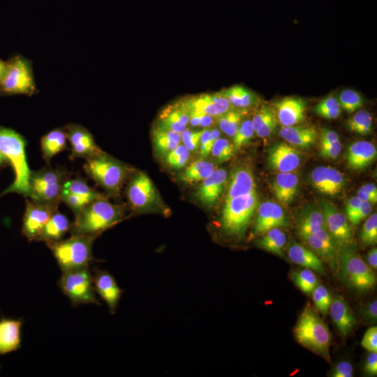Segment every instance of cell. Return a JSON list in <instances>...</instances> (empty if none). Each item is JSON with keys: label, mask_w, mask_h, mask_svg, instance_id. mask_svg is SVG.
<instances>
[{"label": "cell", "mask_w": 377, "mask_h": 377, "mask_svg": "<svg viewBox=\"0 0 377 377\" xmlns=\"http://www.w3.org/2000/svg\"><path fill=\"white\" fill-rule=\"evenodd\" d=\"M26 145V140L22 135L12 128L0 126V150L15 174L14 181L0 193V198L10 193L29 198L31 170L27 163Z\"/></svg>", "instance_id": "1"}, {"label": "cell", "mask_w": 377, "mask_h": 377, "mask_svg": "<svg viewBox=\"0 0 377 377\" xmlns=\"http://www.w3.org/2000/svg\"><path fill=\"white\" fill-rule=\"evenodd\" d=\"M124 216L123 208L113 205L106 198L88 204L71 224L72 235L97 237L105 230L119 222Z\"/></svg>", "instance_id": "2"}, {"label": "cell", "mask_w": 377, "mask_h": 377, "mask_svg": "<svg viewBox=\"0 0 377 377\" xmlns=\"http://www.w3.org/2000/svg\"><path fill=\"white\" fill-rule=\"evenodd\" d=\"M293 332L302 346L327 361L330 360V331L310 304L308 303L300 313Z\"/></svg>", "instance_id": "3"}, {"label": "cell", "mask_w": 377, "mask_h": 377, "mask_svg": "<svg viewBox=\"0 0 377 377\" xmlns=\"http://www.w3.org/2000/svg\"><path fill=\"white\" fill-rule=\"evenodd\" d=\"M258 206V198L256 191L225 201L219 219L221 234L230 239H241Z\"/></svg>", "instance_id": "4"}, {"label": "cell", "mask_w": 377, "mask_h": 377, "mask_svg": "<svg viewBox=\"0 0 377 377\" xmlns=\"http://www.w3.org/2000/svg\"><path fill=\"white\" fill-rule=\"evenodd\" d=\"M96 237L72 235L57 242H46L62 272L89 265L95 260L92 253L93 243Z\"/></svg>", "instance_id": "5"}, {"label": "cell", "mask_w": 377, "mask_h": 377, "mask_svg": "<svg viewBox=\"0 0 377 377\" xmlns=\"http://www.w3.org/2000/svg\"><path fill=\"white\" fill-rule=\"evenodd\" d=\"M83 168L97 184L114 195L119 192L128 175L127 166L103 151L86 159Z\"/></svg>", "instance_id": "6"}, {"label": "cell", "mask_w": 377, "mask_h": 377, "mask_svg": "<svg viewBox=\"0 0 377 377\" xmlns=\"http://www.w3.org/2000/svg\"><path fill=\"white\" fill-rule=\"evenodd\" d=\"M338 263L340 279L351 288L366 291L375 286L373 269L350 246H339Z\"/></svg>", "instance_id": "7"}, {"label": "cell", "mask_w": 377, "mask_h": 377, "mask_svg": "<svg viewBox=\"0 0 377 377\" xmlns=\"http://www.w3.org/2000/svg\"><path fill=\"white\" fill-rule=\"evenodd\" d=\"M8 69L0 82V95L31 96L38 91L32 62L21 54L13 55L7 61Z\"/></svg>", "instance_id": "8"}, {"label": "cell", "mask_w": 377, "mask_h": 377, "mask_svg": "<svg viewBox=\"0 0 377 377\" xmlns=\"http://www.w3.org/2000/svg\"><path fill=\"white\" fill-rule=\"evenodd\" d=\"M68 177L67 171L61 167L47 165L31 171L29 198L34 202L59 205L61 202V191Z\"/></svg>", "instance_id": "9"}, {"label": "cell", "mask_w": 377, "mask_h": 377, "mask_svg": "<svg viewBox=\"0 0 377 377\" xmlns=\"http://www.w3.org/2000/svg\"><path fill=\"white\" fill-rule=\"evenodd\" d=\"M59 286L73 306L101 304L96 297L93 275L89 267L62 272Z\"/></svg>", "instance_id": "10"}, {"label": "cell", "mask_w": 377, "mask_h": 377, "mask_svg": "<svg viewBox=\"0 0 377 377\" xmlns=\"http://www.w3.org/2000/svg\"><path fill=\"white\" fill-rule=\"evenodd\" d=\"M126 196L131 208L137 212L151 209L159 200L152 182L142 172H137L131 177Z\"/></svg>", "instance_id": "11"}, {"label": "cell", "mask_w": 377, "mask_h": 377, "mask_svg": "<svg viewBox=\"0 0 377 377\" xmlns=\"http://www.w3.org/2000/svg\"><path fill=\"white\" fill-rule=\"evenodd\" d=\"M105 198L81 177L73 179L68 177L61 191V200L71 209L75 216L92 201Z\"/></svg>", "instance_id": "12"}, {"label": "cell", "mask_w": 377, "mask_h": 377, "mask_svg": "<svg viewBox=\"0 0 377 377\" xmlns=\"http://www.w3.org/2000/svg\"><path fill=\"white\" fill-rule=\"evenodd\" d=\"M26 203L22 233L29 241H33L36 240L51 215L58 209L59 205L29 201L27 199Z\"/></svg>", "instance_id": "13"}, {"label": "cell", "mask_w": 377, "mask_h": 377, "mask_svg": "<svg viewBox=\"0 0 377 377\" xmlns=\"http://www.w3.org/2000/svg\"><path fill=\"white\" fill-rule=\"evenodd\" d=\"M325 228L332 239L339 246H349L353 241V229L346 216L332 203L321 202Z\"/></svg>", "instance_id": "14"}, {"label": "cell", "mask_w": 377, "mask_h": 377, "mask_svg": "<svg viewBox=\"0 0 377 377\" xmlns=\"http://www.w3.org/2000/svg\"><path fill=\"white\" fill-rule=\"evenodd\" d=\"M64 128L71 146L69 156L71 161L77 158L87 159L103 152L91 133L83 126L71 123L65 125Z\"/></svg>", "instance_id": "15"}, {"label": "cell", "mask_w": 377, "mask_h": 377, "mask_svg": "<svg viewBox=\"0 0 377 377\" xmlns=\"http://www.w3.org/2000/svg\"><path fill=\"white\" fill-rule=\"evenodd\" d=\"M180 104L188 111H197L214 117H219L231 108L228 99L220 92L203 94L189 97Z\"/></svg>", "instance_id": "16"}, {"label": "cell", "mask_w": 377, "mask_h": 377, "mask_svg": "<svg viewBox=\"0 0 377 377\" xmlns=\"http://www.w3.org/2000/svg\"><path fill=\"white\" fill-rule=\"evenodd\" d=\"M302 240L334 271H338L339 246L332 239L326 228L310 234Z\"/></svg>", "instance_id": "17"}, {"label": "cell", "mask_w": 377, "mask_h": 377, "mask_svg": "<svg viewBox=\"0 0 377 377\" xmlns=\"http://www.w3.org/2000/svg\"><path fill=\"white\" fill-rule=\"evenodd\" d=\"M286 225V217L282 207L273 202H265L258 207L252 234L253 236L261 235L272 228Z\"/></svg>", "instance_id": "18"}, {"label": "cell", "mask_w": 377, "mask_h": 377, "mask_svg": "<svg viewBox=\"0 0 377 377\" xmlns=\"http://www.w3.org/2000/svg\"><path fill=\"white\" fill-rule=\"evenodd\" d=\"M228 179L225 169H215L198 186L195 195L205 207H212L223 192Z\"/></svg>", "instance_id": "19"}, {"label": "cell", "mask_w": 377, "mask_h": 377, "mask_svg": "<svg viewBox=\"0 0 377 377\" xmlns=\"http://www.w3.org/2000/svg\"><path fill=\"white\" fill-rule=\"evenodd\" d=\"M269 166L280 172H291L300 165V152L286 142H279L273 145L268 153Z\"/></svg>", "instance_id": "20"}, {"label": "cell", "mask_w": 377, "mask_h": 377, "mask_svg": "<svg viewBox=\"0 0 377 377\" xmlns=\"http://www.w3.org/2000/svg\"><path fill=\"white\" fill-rule=\"evenodd\" d=\"M310 179L318 191L332 196L337 195L345 184L344 176L340 171L326 166L316 168L311 173Z\"/></svg>", "instance_id": "21"}, {"label": "cell", "mask_w": 377, "mask_h": 377, "mask_svg": "<svg viewBox=\"0 0 377 377\" xmlns=\"http://www.w3.org/2000/svg\"><path fill=\"white\" fill-rule=\"evenodd\" d=\"M93 281L95 291L107 303L110 312L115 313L123 291L114 277L105 270L96 269Z\"/></svg>", "instance_id": "22"}, {"label": "cell", "mask_w": 377, "mask_h": 377, "mask_svg": "<svg viewBox=\"0 0 377 377\" xmlns=\"http://www.w3.org/2000/svg\"><path fill=\"white\" fill-rule=\"evenodd\" d=\"M276 109L282 126H294L304 118L305 102L298 97H286L276 103Z\"/></svg>", "instance_id": "23"}, {"label": "cell", "mask_w": 377, "mask_h": 377, "mask_svg": "<svg viewBox=\"0 0 377 377\" xmlns=\"http://www.w3.org/2000/svg\"><path fill=\"white\" fill-rule=\"evenodd\" d=\"M330 313L339 334L346 337L355 325V317L349 305L341 295H336L332 298L330 306Z\"/></svg>", "instance_id": "24"}, {"label": "cell", "mask_w": 377, "mask_h": 377, "mask_svg": "<svg viewBox=\"0 0 377 377\" xmlns=\"http://www.w3.org/2000/svg\"><path fill=\"white\" fill-rule=\"evenodd\" d=\"M376 154V148L371 142L365 140L355 142L348 149V164L355 170L364 169L375 160Z\"/></svg>", "instance_id": "25"}, {"label": "cell", "mask_w": 377, "mask_h": 377, "mask_svg": "<svg viewBox=\"0 0 377 377\" xmlns=\"http://www.w3.org/2000/svg\"><path fill=\"white\" fill-rule=\"evenodd\" d=\"M21 326L20 320H0V355L15 351L20 348Z\"/></svg>", "instance_id": "26"}, {"label": "cell", "mask_w": 377, "mask_h": 377, "mask_svg": "<svg viewBox=\"0 0 377 377\" xmlns=\"http://www.w3.org/2000/svg\"><path fill=\"white\" fill-rule=\"evenodd\" d=\"M288 258L294 263L305 268L325 274L323 260L313 251L293 242L288 249Z\"/></svg>", "instance_id": "27"}, {"label": "cell", "mask_w": 377, "mask_h": 377, "mask_svg": "<svg viewBox=\"0 0 377 377\" xmlns=\"http://www.w3.org/2000/svg\"><path fill=\"white\" fill-rule=\"evenodd\" d=\"M254 191L256 185L251 171L247 168L240 167L231 176L225 201Z\"/></svg>", "instance_id": "28"}, {"label": "cell", "mask_w": 377, "mask_h": 377, "mask_svg": "<svg viewBox=\"0 0 377 377\" xmlns=\"http://www.w3.org/2000/svg\"><path fill=\"white\" fill-rule=\"evenodd\" d=\"M71 223L67 217L57 209L50 217L36 241L57 242L69 230Z\"/></svg>", "instance_id": "29"}, {"label": "cell", "mask_w": 377, "mask_h": 377, "mask_svg": "<svg viewBox=\"0 0 377 377\" xmlns=\"http://www.w3.org/2000/svg\"><path fill=\"white\" fill-rule=\"evenodd\" d=\"M325 228V219L321 210L315 207H308L299 216L296 230L303 239L306 236Z\"/></svg>", "instance_id": "30"}, {"label": "cell", "mask_w": 377, "mask_h": 377, "mask_svg": "<svg viewBox=\"0 0 377 377\" xmlns=\"http://www.w3.org/2000/svg\"><path fill=\"white\" fill-rule=\"evenodd\" d=\"M279 133L288 142L301 147L311 146L318 138L316 128L309 126H282Z\"/></svg>", "instance_id": "31"}, {"label": "cell", "mask_w": 377, "mask_h": 377, "mask_svg": "<svg viewBox=\"0 0 377 377\" xmlns=\"http://www.w3.org/2000/svg\"><path fill=\"white\" fill-rule=\"evenodd\" d=\"M298 177L292 172H280L276 175L272 184L273 193L281 202H290L297 194Z\"/></svg>", "instance_id": "32"}, {"label": "cell", "mask_w": 377, "mask_h": 377, "mask_svg": "<svg viewBox=\"0 0 377 377\" xmlns=\"http://www.w3.org/2000/svg\"><path fill=\"white\" fill-rule=\"evenodd\" d=\"M66 140L67 137L64 127L54 128L41 138L43 158L48 165L54 155L68 149Z\"/></svg>", "instance_id": "33"}, {"label": "cell", "mask_w": 377, "mask_h": 377, "mask_svg": "<svg viewBox=\"0 0 377 377\" xmlns=\"http://www.w3.org/2000/svg\"><path fill=\"white\" fill-rule=\"evenodd\" d=\"M160 119V126L181 133L189 124V113L179 103L165 110Z\"/></svg>", "instance_id": "34"}, {"label": "cell", "mask_w": 377, "mask_h": 377, "mask_svg": "<svg viewBox=\"0 0 377 377\" xmlns=\"http://www.w3.org/2000/svg\"><path fill=\"white\" fill-rule=\"evenodd\" d=\"M153 139L156 151L161 156L167 155L182 142L180 133L160 126L153 131Z\"/></svg>", "instance_id": "35"}, {"label": "cell", "mask_w": 377, "mask_h": 377, "mask_svg": "<svg viewBox=\"0 0 377 377\" xmlns=\"http://www.w3.org/2000/svg\"><path fill=\"white\" fill-rule=\"evenodd\" d=\"M251 120L255 133L260 138L269 136L276 127L274 113L266 106H263L257 111Z\"/></svg>", "instance_id": "36"}, {"label": "cell", "mask_w": 377, "mask_h": 377, "mask_svg": "<svg viewBox=\"0 0 377 377\" xmlns=\"http://www.w3.org/2000/svg\"><path fill=\"white\" fill-rule=\"evenodd\" d=\"M287 238L286 233L279 228H274L264 234L256 242L257 245L261 249L283 256V249Z\"/></svg>", "instance_id": "37"}, {"label": "cell", "mask_w": 377, "mask_h": 377, "mask_svg": "<svg viewBox=\"0 0 377 377\" xmlns=\"http://www.w3.org/2000/svg\"><path fill=\"white\" fill-rule=\"evenodd\" d=\"M219 92L228 99L231 105L237 108H249L254 105L257 100L252 91L239 85L230 87Z\"/></svg>", "instance_id": "38"}, {"label": "cell", "mask_w": 377, "mask_h": 377, "mask_svg": "<svg viewBox=\"0 0 377 377\" xmlns=\"http://www.w3.org/2000/svg\"><path fill=\"white\" fill-rule=\"evenodd\" d=\"M215 170L213 163L199 160L191 163L181 175L182 181L188 183L202 181Z\"/></svg>", "instance_id": "39"}, {"label": "cell", "mask_w": 377, "mask_h": 377, "mask_svg": "<svg viewBox=\"0 0 377 377\" xmlns=\"http://www.w3.org/2000/svg\"><path fill=\"white\" fill-rule=\"evenodd\" d=\"M290 276L295 285L309 295H311L315 288L319 284V280L316 274L308 268L293 271Z\"/></svg>", "instance_id": "40"}, {"label": "cell", "mask_w": 377, "mask_h": 377, "mask_svg": "<svg viewBox=\"0 0 377 377\" xmlns=\"http://www.w3.org/2000/svg\"><path fill=\"white\" fill-rule=\"evenodd\" d=\"M347 127L351 131L360 135L370 133L372 129L371 114L364 110H359L347 121Z\"/></svg>", "instance_id": "41"}, {"label": "cell", "mask_w": 377, "mask_h": 377, "mask_svg": "<svg viewBox=\"0 0 377 377\" xmlns=\"http://www.w3.org/2000/svg\"><path fill=\"white\" fill-rule=\"evenodd\" d=\"M314 111L321 117L332 119L340 115L341 108L337 98L330 95L321 100L315 106Z\"/></svg>", "instance_id": "42"}, {"label": "cell", "mask_w": 377, "mask_h": 377, "mask_svg": "<svg viewBox=\"0 0 377 377\" xmlns=\"http://www.w3.org/2000/svg\"><path fill=\"white\" fill-rule=\"evenodd\" d=\"M242 119V114L240 112L235 110H230L218 117L219 126L220 129L230 137H233Z\"/></svg>", "instance_id": "43"}, {"label": "cell", "mask_w": 377, "mask_h": 377, "mask_svg": "<svg viewBox=\"0 0 377 377\" xmlns=\"http://www.w3.org/2000/svg\"><path fill=\"white\" fill-rule=\"evenodd\" d=\"M337 99L341 108L349 113L359 109L363 103L361 95L356 91L350 89L343 90Z\"/></svg>", "instance_id": "44"}, {"label": "cell", "mask_w": 377, "mask_h": 377, "mask_svg": "<svg viewBox=\"0 0 377 377\" xmlns=\"http://www.w3.org/2000/svg\"><path fill=\"white\" fill-rule=\"evenodd\" d=\"M314 306L323 316H325L330 309L332 297L327 290L323 286L318 284L311 293Z\"/></svg>", "instance_id": "45"}, {"label": "cell", "mask_w": 377, "mask_h": 377, "mask_svg": "<svg viewBox=\"0 0 377 377\" xmlns=\"http://www.w3.org/2000/svg\"><path fill=\"white\" fill-rule=\"evenodd\" d=\"M255 133L252 120L246 119L241 122L235 134L233 136V145L235 149H238L247 144Z\"/></svg>", "instance_id": "46"}, {"label": "cell", "mask_w": 377, "mask_h": 377, "mask_svg": "<svg viewBox=\"0 0 377 377\" xmlns=\"http://www.w3.org/2000/svg\"><path fill=\"white\" fill-rule=\"evenodd\" d=\"M360 239L365 245H373L377 242V214L374 213L369 216L362 226Z\"/></svg>", "instance_id": "47"}, {"label": "cell", "mask_w": 377, "mask_h": 377, "mask_svg": "<svg viewBox=\"0 0 377 377\" xmlns=\"http://www.w3.org/2000/svg\"><path fill=\"white\" fill-rule=\"evenodd\" d=\"M235 147L229 140L219 138L212 147V154L218 161H224L230 158L235 152Z\"/></svg>", "instance_id": "48"}, {"label": "cell", "mask_w": 377, "mask_h": 377, "mask_svg": "<svg viewBox=\"0 0 377 377\" xmlns=\"http://www.w3.org/2000/svg\"><path fill=\"white\" fill-rule=\"evenodd\" d=\"M189 156L190 151L183 145H179L166 155V162L171 168L180 169L186 165Z\"/></svg>", "instance_id": "49"}, {"label": "cell", "mask_w": 377, "mask_h": 377, "mask_svg": "<svg viewBox=\"0 0 377 377\" xmlns=\"http://www.w3.org/2000/svg\"><path fill=\"white\" fill-rule=\"evenodd\" d=\"M219 136L220 131L217 128H214L212 130L205 128L202 130L200 140V149L202 156L205 157L209 154L213 144Z\"/></svg>", "instance_id": "50"}, {"label": "cell", "mask_w": 377, "mask_h": 377, "mask_svg": "<svg viewBox=\"0 0 377 377\" xmlns=\"http://www.w3.org/2000/svg\"><path fill=\"white\" fill-rule=\"evenodd\" d=\"M202 131H194L190 129H185L180 133L183 145L189 151H193L197 149L200 144Z\"/></svg>", "instance_id": "51"}, {"label": "cell", "mask_w": 377, "mask_h": 377, "mask_svg": "<svg viewBox=\"0 0 377 377\" xmlns=\"http://www.w3.org/2000/svg\"><path fill=\"white\" fill-rule=\"evenodd\" d=\"M362 201L376 203L377 201V188L374 184L369 183L360 187L357 196Z\"/></svg>", "instance_id": "52"}, {"label": "cell", "mask_w": 377, "mask_h": 377, "mask_svg": "<svg viewBox=\"0 0 377 377\" xmlns=\"http://www.w3.org/2000/svg\"><path fill=\"white\" fill-rule=\"evenodd\" d=\"M361 345L369 352H377V327H369L364 333Z\"/></svg>", "instance_id": "53"}, {"label": "cell", "mask_w": 377, "mask_h": 377, "mask_svg": "<svg viewBox=\"0 0 377 377\" xmlns=\"http://www.w3.org/2000/svg\"><path fill=\"white\" fill-rule=\"evenodd\" d=\"M332 377H352L353 376V367L346 360H342L335 364L330 372Z\"/></svg>", "instance_id": "54"}, {"label": "cell", "mask_w": 377, "mask_h": 377, "mask_svg": "<svg viewBox=\"0 0 377 377\" xmlns=\"http://www.w3.org/2000/svg\"><path fill=\"white\" fill-rule=\"evenodd\" d=\"M360 314L366 322L375 323L377 320V301L374 300L362 306L360 309Z\"/></svg>", "instance_id": "55"}, {"label": "cell", "mask_w": 377, "mask_h": 377, "mask_svg": "<svg viewBox=\"0 0 377 377\" xmlns=\"http://www.w3.org/2000/svg\"><path fill=\"white\" fill-rule=\"evenodd\" d=\"M342 150V145L340 140L332 143L320 144V154L326 158H336Z\"/></svg>", "instance_id": "56"}, {"label": "cell", "mask_w": 377, "mask_h": 377, "mask_svg": "<svg viewBox=\"0 0 377 377\" xmlns=\"http://www.w3.org/2000/svg\"><path fill=\"white\" fill-rule=\"evenodd\" d=\"M364 371L369 376H376L377 352H370L367 355L364 366Z\"/></svg>", "instance_id": "57"}, {"label": "cell", "mask_w": 377, "mask_h": 377, "mask_svg": "<svg viewBox=\"0 0 377 377\" xmlns=\"http://www.w3.org/2000/svg\"><path fill=\"white\" fill-rule=\"evenodd\" d=\"M361 202L362 200L357 197H352L348 200L346 204V215L351 223L359 211Z\"/></svg>", "instance_id": "58"}, {"label": "cell", "mask_w": 377, "mask_h": 377, "mask_svg": "<svg viewBox=\"0 0 377 377\" xmlns=\"http://www.w3.org/2000/svg\"><path fill=\"white\" fill-rule=\"evenodd\" d=\"M372 210L371 203L367 201H362L359 211L355 216L353 225H357L362 219L369 216Z\"/></svg>", "instance_id": "59"}, {"label": "cell", "mask_w": 377, "mask_h": 377, "mask_svg": "<svg viewBox=\"0 0 377 377\" xmlns=\"http://www.w3.org/2000/svg\"><path fill=\"white\" fill-rule=\"evenodd\" d=\"M339 140L337 133L333 130L322 128L320 132V144L332 143Z\"/></svg>", "instance_id": "60"}, {"label": "cell", "mask_w": 377, "mask_h": 377, "mask_svg": "<svg viewBox=\"0 0 377 377\" xmlns=\"http://www.w3.org/2000/svg\"><path fill=\"white\" fill-rule=\"evenodd\" d=\"M367 263L374 269H377V249L374 248L366 255Z\"/></svg>", "instance_id": "61"}, {"label": "cell", "mask_w": 377, "mask_h": 377, "mask_svg": "<svg viewBox=\"0 0 377 377\" xmlns=\"http://www.w3.org/2000/svg\"><path fill=\"white\" fill-rule=\"evenodd\" d=\"M214 123V117L203 114L199 126L201 127H209L212 125H213Z\"/></svg>", "instance_id": "62"}, {"label": "cell", "mask_w": 377, "mask_h": 377, "mask_svg": "<svg viewBox=\"0 0 377 377\" xmlns=\"http://www.w3.org/2000/svg\"><path fill=\"white\" fill-rule=\"evenodd\" d=\"M8 69V63L0 59V82L3 79Z\"/></svg>", "instance_id": "63"}, {"label": "cell", "mask_w": 377, "mask_h": 377, "mask_svg": "<svg viewBox=\"0 0 377 377\" xmlns=\"http://www.w3.org/2000/svg\"><path fill=\"white\" fill-rule=\"evenodd\" d=\"M8 164V161L5 156L3 154L0 150V168H3L6 165Z\"/></svg>", "instance_id": "64"}]
</instances>
